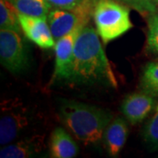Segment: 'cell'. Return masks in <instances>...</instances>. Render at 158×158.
I'll return each mask as SVG.
<instances>
[{
  "label": "cell",
  "mask_w": 158,
  "mask_h": 158,
  "mask_svg": "<svg viewBox=\"0 0 158 158\" xmlns=\"http://www.w3.org/2000/svg\"><path fill=\"white\" fill-rule=\"evenodd\" d=\"M66 82L75 85L117 86V80L103 49L99 35L90 26L86 25L77 35Z\"/></svg>",
  "instance_id": "cell-1"
},
{
  "label": "cell",
  "mask_w": 158,
  "mask_h": 158,
  "mask_svg": "<svg viewBox=\"0 0 158 158\" xmlns=\"http://www.w3.org/2000/svg\"><path fill=\"white\" fill-rule=\"evenodd\" d=\"M58 116L75 138L85 145L98 144L113 115L105 109L82 102L60 99Z\"/></svg>",
  "instance_id": "cell-2"
},
{
  "label": "cell",
  "mask_w": 158,
  "mask_h": 158,
  "mask_svg": "<svg viewBox=\"0 0 158 158\" xmlns=\"http://www.w3.org/2000/svg\"><path fill=\"white\" fill-rule=\"evenodd\" d=\"M128 6L117 0H97L92 17L97 33L106 44L133 27Z\"/></svg>",
  "instance_id": "cell-3"
},
{
  "label": "cell",
  "mask_w": 158,
  "mask_h": 158,
  "mask_svg": "<svg viewBox=\"0 0 158 158\" xmlns=\"http://www.w3.org/2000/svg\"><path fill=\"white\" fill-rule=\"evenodd\" d=\"M0 61L1 64L11 73H21L28 69V49L19 32L1 29Z\"/></svg>",
  "instance_id": "cell-4"
},
{
  "label": "cell",
  "mask_w": 158,
  "mask_h": 158,
  "mask_svg": "<svg viewBox=\"0 0 158 158\" xmlns=\"http://www.w3.org/2000/svg\"><path fill=\"white\" fill-rule=\"evenodd\" d=\"M94 4L84 6L77 10L54 8L48 14V23L51 33L56 41L80 26H86L92 15Z\"/></svg>",
  "instance_id": "cell-5"
},
{
  "label": "cell",
  "mask_w": 158,
  "mask_h": 158,
  "mask_svg": "<svg viewBox=\"0 0 158 158\" xmlns=\"http://www.w3.org/2000/svg\"><path fill=\"white\" fill-rule=\"evenodd\" d=\"M85 26H80L67 35L56 41V64L53 81H67L73 59L74 47L80 31Z\"/></svg>",
  "instance_id": "cell-6"
},
{
  "label": "cell",
  "mask_w": 158,
  "mask_h": 158,
  "mask_svg": "<svg viewBox=\"0 0 158 158\" xmlns=\"http://www.w3.org/2000/svg\"><path fill=\"white\" fill-rule=\"evenodd\" d=\"M156 106L155 97L144 91L134 92L125 97L121 112L130 124L136 125L147 118Z\"/></svg>",
  "instance_id": "cell-7"
},
{
  "label": "cell",
  "mask_w": 158,
  "mask_h": 158,
  "mask_svg": "<svg viewBox=\"0 0 158 158\" xmlns=\"http://www.w3.org/2000/svg\"><path fill=\"white\" fill-rule=\"evenodd\" d=\"M19 23L26 37L42 49L56 45L47 18L32 17L19 14Z\"/></svg>",
  "instance_id": "cell-8"
},
{
  "label": "cell",
  "mask_w": 158,
  "mask_h": 158,
  "mask_svg": "<svg viewBox=\"0 0 158 158\" xmlns=\"http://www.w3.org/2000/svg\"><path fill=\"white\" fill-rule=\"evenodd\" d=\"M128 135V127L124 118L116 117L112 119L105 130L103 143L110 156L116 157L124 147Z\"/></svg>",
  "instance_id": "cell-9"
},
{
  "label": "cell",
  "mask_w": 158,
  "mask_h": 158,
  "mask_svg": "<svg viewBox=\"0 0 158 158\" xmlns=\"http://www.w3.org/2000/svg\"><path fill=\"white\" fill-rule=\"evenodd\" d=\"M27 124L25 111H11L3 115L0 120V144L7 145L14 141Z\"/></svg>",
  "instance_id": "cell-10"
},
{
  "label": "cell",
  "mask_w": 158,
  "mask_h": 158,
  "mask_svg": "<svg viewBox=\"0 0 158 158\" xmlns=\"http://www.w3.org/2000/svg\"><path fill=\"white\" fill-rule=\"evenodd\" d=\"M49 153L54 158H73L78 153V146L68 132L59 127L51 134Z\"/></svg>",
  "instance_id": "cell-11"
},
{
  "label": "cell",
  "mask_w": 158,
  "mask_h": 158,
  "mask_svg": "<svg viewBox=\"0 0 158 158\" xmlns=\"http://www.w3.org/2000/svg\"><path fill=\"white\" fill-rule=\"evenodd\" d=\"M43 138L34 136L6 145L0 150L1 158L32 157L41 150Z\"/></svg>",
  "instance_id": "cell-12"
},
{
  "label": "cell",
  "mask_w": 158,
  "mask_h": 158,
  "mask_svg": "<svg viewBox=\"0 0 158 158\" xmlns=\"http://www.w3.org/2000/svg\"><path fill=\"white\" fill-rule=\"evenodd\" d=\"M19 14L47 18L51 6L47 0H9Z\"/></svg>",
  "instance_id": "cell-13"
},
{
  "label": "cell",
  "mask_w": 158,
  "mask_h": 158,
  "mask_svg": "<svg viewBox=\"0 0 158 158\" xmlns=\"http://www.w3.org/2000/svg\"><path fill=\"white\" fill-rule=\"evenodd\" d=\"M140 85L142 91L158 98V61L148 62L142 70Z\"/></svg>",
  "instance_id": "cell-14"
},
{
  "label": "cell",
  "mask_w": 158,
  "mask_h": 158,
  "mask_svg": "<svg viewBox=\"0 0 158 158\" xmlns=\"http://www.w3.org/2000/svg\"><path fill=\"white\" fill-rule=\"evenodd\" d=\"M19 13L9 0H0V27L20 33Z\"/></svg>",
  "instance_id": "cell-15"
},
{
  "label": "cell",
  "mask_w": 158,
  "mask_h": 158,
  "mask_svg": "<svg viewBox=\"0 0 158 158\" xmlns=\"http://www.w3.org/2000/svg\"><path fill=\"white\" fill-rule=\"evenodd\" d=\"M141 135L150 150H158V104L153 116L143 127Z\"/></svg>",
  "instance_id": "cell-16"
},
{
  "label": "cell",
  "mask_w": 158,
  "mask_h": 158,
  "mask_svg": "<svg viewBox=\"0 0 158 158\" xmlns=\"http://www.w3.org/2000/svg\"><path fill=\"white\" fill-rule=\"evenodd\" d=\"M146 50L149 54L158 56V13L149 16Z\"/></svg>",
  "instance_id": "cell-17"
},
{
  "label": "cell",
  "mask_w": 158,
  "mask_h": 158,
  "mask_svg": "<svg viewBox=\"0 0 158 158\" xmlns=\"http://www.w3.org/2000/svg\"><path fill=\"white\" fill-rule=\"evenodd\" d=\"M128 7L134 8L143 15H152L156 13V9L154 0H117Z\"/></svg>",
  "instance_id": "cell-18"
},
{
  "label": "cell",
  "mask_w": 158,
  "mask_h": 158,
  "mask_svg": "<svg viewBox=\"0 0 158 158\" xmlns=\"http://www.w3.org/2000/svg\"><path fill=\"white\" fill-rule=\"evenodd\" d=\"M51 7L66 10H77L90 4H95L97 0H47Z\"/></svg>",
  "instance_id": "cell-19"
}]
</instances>
